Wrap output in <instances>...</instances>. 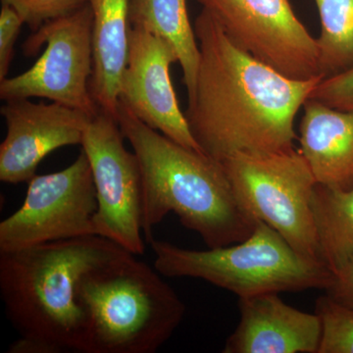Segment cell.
<instances>
[{
    "label": "cell",
    "instance_id": "obj_20",
    "mask_svg": "<svg viewBox=\"0 0 353 353\" xmlns=\"http://www.w3.org/2000/svg\"><path fill=\"white\" fill-rule=\"evenodd\" d=\"M2 4L13 7L25 24L37 31L46 23L59 19L82 8L88 0H1Z\"/></svg>",
    "mask_w": 353,
    "mask_h": 353
},
{
    "label": "cell",
    "instance_id": "obj_5",
    "mask_svg": "<svg viewBox=\"0 0 353 353\" xmlns=\"http://www.w3.org/2000/svg\"><path fill=\"white\" fill-rule=\"evenodd\" d=\"M150 245L154 268L164 277L201 279L239 299L268 292L326 290L333 280L326 264L303 256L261 221L246 240L222 248L187 250L154 239Z\"/></svg>",
    "mask_w": 353,
    "mask_h": 353
},
{
    "label": "cell",
    "instance_id": "obj_2",
    "mask_svg": "<svg viewBox=\"0 0 353 353\" xmlns=\"http://www.w3.org/2000/svg\"><path fill=\"white\" fill-rule=\"evenodd\" d=\"M127 253L101 236L0 252V296L20 336L8 352H81L85 317L77 299L79 281Z\"/></svg>",
    "mask_w": 353,
    "mask_h": 353
},
{
    "label": "cell",
    "instance_id": "obj_23",
    "mask_svg": "<svg viewBox=\"0 0 353 353\" xmlns=\"http://www.w3.org/2000/svg\"><path fill=\"white\" fill-rule=\"evenodd\" d=\"M326 294L338 303L353 308V261L333 272Z\"/></svg>",
    "mask_w": 353,
    "mask_h": 353
},
{
    "label": "cell",
    "instance_id": "obj_1",
    "mask_svg": "<svg viewBox=\"0 0 353 353\" xmlns=\"http://www.w3.org/2000/svg\"><path fill=\"white\" fill-rule=\"evenodd\" d=\"M194 28L201 59L185 114L201 152L222 163L294 150L297 113L325 77L283 75L240 48L204 9Z\"/></svg>",
    "mask_w": 353,
    "mask_h": 353
},
{
    "label": "cell",
    "instance_id": "obj_3",
    "mask_svg": "<svg viewBox=\"0 0 353 353\" xmlns=\"http://www.w3.org/2000/svg\"><path fill=\"white\" fill-rule=\"evenodd\" d=\"M118 123L141 168L143 233L148 243L170 212L208 248L241 243L252 234L257 220L241 205L221 162L179 145L121 103Z\"/></svg>",
    "mask_w": 353,
    "mask_h": 353
},
{
    "label": "cell",
    "instance_id": "obj_4",
    "mask_svg": "<svg viewBox=\"0 0 353 353\" xmlns=\"http://www.w3.org/2000/svg\"><path fill=\"white\" fill-rule=\"evenodd\" d=\"M160 275L132 253L83 275L77 288L85 317L81 352L154 353L163 347L185 305Z\"/></svg>",
    "mask_w": 353,
    "mask_h": 353
},
{
    "label": "cell",
    "instance_id": "obj_22",
    "mask_svg": "<svg viewBox=\"0 0 353 353\" xmlns=\"http://www.w3.org/2000/svg\"><path fill=\"white\" fill-rule=\"evenodd\" d=\"M25 24L13 7L2 4L0 11V81L7 78L14 57V48Z\"/></svg>",
    "mask_w": 353,
    "mask_h": 353
},
{
    "label": "cell",
    "instance_id": "obj_17",
    "mask_svg": "<svg viewBox=\"0 0 353 353\" xmlns=\"http://www.w3.org/2000/svg\"><path fill=\"white\" fill-rule=\"evenodd\" d=\"M318 257L334 272L353 261V188L316 183L311 199Z\"/></svg>",
    "mask_w": 353,
    "mask_h": 353
},
{
    "label": "cell",
    "instance_id": "obj_18",
    "mask_svg": "<svg viewBox=\"0 0 353 353\" xmlns=\"http://www.w3.org/2000/svg\"><path fill=\"white\" fill-rule=\"evenodd\" d=\"M321 23L317 41L322 75L353 67V0H315Z\"/></svg>",
    "mask_w": 353,
    "mask_h": 353
},
{
    "label": "cell",
    "instance_id": "obj_8",
    "mask_svg": "<svg viewBox=\"0 0 353 353\" xmlns=\"http://www.w3.org/2000/svg\"><path fill=\"white\" fill-rule=\"evenodd\" d=\"M28 185L22 206L0 223V252L97 236V192L83 150L63 170L34 175Z\"/></svg>",
    "mask_w": 353,
    "mask_h": 353
},
{
    "label": "cell",
    "instance_id": "obj_21",
    "mask_svg": "<svg viewBox=\"0 0 353 353\" xmlns=\"http://www.w3.org/2000/svg\"><path fill=\"white\" fill-rule=\"evenodd\" d=\"M308 99H314L341 110H353V67L323 78Z\"/></svg>",
    "mask_w": 353,
    "mask_h": 353
},
{
    "label": "cell",
    "instance_id": "obj_19",
    "mask_svg": "<svg viewBox=\"0 0 353 353\" xmlns=\"http://www.w3.org/2000/svg\"><path fill=\"white\" fill-rule=\"evenodd\" d=\"M315 314L322 326L318 353H353V308L326 294L316 301Z\"/></svg>",
    "mask_w": 353,
    "mask_h": 353
},
{
    "label": "cell",
    "instance_id": "obj_7",
    "mask_svg": "<svg viewBox=\"0 0 353 353\" xmlns=\"http://www.w3.org/2000/svg\"><path fill=\"white\" fill-rule=\"evenodd\" d=\"M43 44V54L31 68L0 81V99L6 101L41 97L97 115L99 109L90 90L94 48L92 12L88 3L32 32L23 44V51L26 57H32Z\"/></svg>",
    "mask_w": 353,
    "mask_h": 353
},
{
    "label": "cell",
    "instance_id": "obj_9",
    "mask_svg": "<svg viewBox=\"0 0 353 353\" xmlns=\"http://www.w3.org/2000/svg\"><path fill=\"white\" fill-rule=\"evenodd\" d=\"M119 123L99 111L83 132L97 192L95 234L134 255H143V181L138 158L124 145Z\"/></svg>",
    "mask_w": 353,
    "mask_h": 353
},
{
    "label": "cell",
    "instance_id": "obj_15",
    "mask_svg": "<svg viewBox=\"0 0 353 353\" xmlns=\"http://www.w3.org/2000/svg\"><path fill=\"white\" fill-rule=\"evenodd\" d=\"M131 0H88L92 12L94 73L90 94L99 111L118 121L121 77L127 64Z\"/></svg>",
    "mask_w": 353,
    "mask_h": 353
},
{
    "label": "cell",
    "instance_id": "obj_6",
    "mask_svg": "<svg viewBox=\"0 0 353 353\" xmlns=\"http://www.w3.org/2000/svg\"><path fill=\"white\" fill-rule=\"evenodd\" d=\"M222 164L248 214L276 230L303 256L320 260L311 208L317 181L299 150L236 154Z\"/></svg>",
    "mask_w": 353,
    "mask_h": 353
},
{
    "label": "cell",
    "instance_id": "obj_12",
    "mask_svg": "<svg viewBox=\"0 0 353 353\" xmlns=\"http://www.w3.org/2000/svg\"><path fill=\"white\" fill-rule=\"evenodd\" d=\"M0 112L7 127L0 145V180L14 185L29 182L50 153L81 145L94 117L57 102L34 103L30 99L6 101Z\"/></svg>",
    "mask_w": 353,
    "mask_h": 353
},
{
    "label": "cell",
    "instance_id": "obj_16",
    "mask_svg": "<svg viewBox=\"0 0 353 353\" xmlns=\"http://www.w3.org/2000/svg\"><path fill=\"white\" fill-rule=\"evenodd\" d=\"M130 23L132 27L153 32L172 44L182 67L188 99H192L196 92L201 52L187 0H131Z\"/></svg>",
    "mask_w": 353,
    "mask_h": 353
},
{
    "label": "cell",
    "instance_id": "obj_13",
    "mask_svg": "<svg viewBox=\"0 0 353 353\" xmlns=\"http://www.w3.org/2000/svg\"><path fill=\"white\" fill-rule=\"evenodd\" d=\"M240 323L224 353H318L319 317L289 305L278 292L239 299Z\"/></svg>",
    "mask_w": 353,
    "mask_h": 353
},
{
    "label": "cell",
    "instance_id": "obj_14",
    "mask_svg": "<svg viewBox=\"0 0 353 353\" xmlns=\"http://www.w3.org/2000/svg\"><path fill=\"white\" fill-rule=\"evenodd\" d=\"M299 152L318 183L331 189L353 188V110L330 108L314 99L303 104Z\"/></svg>",
    "mask_w": 353,
    "mask_h": 353
},
{
    "label": "cell",
    "instance_id": "obj_11",
    "mask_svg": "<svg viewBox=\"0 0 353 353\" xmlns=\"http://www.w3.org/2000/svg\"><path fill=\"white\" fill-rule=\"evenodd\" d=\"M175 62L178 55L166 39L131 26L120 103L148 127L179 145L201 152L172 83L170 68Z\"/></svg>",
    "mask_w": 353,
    "mask_h": 353
},
{
    "label": "cell",
    "instance_id": "obj_10",
    "mask_svg": "<svg viewBox=\"0 0 353 353\" xmlns=\"http://www.w3.org/2000/svg\"><path fill=\"white\" fill-rule=\"evenodd\" d=\"M196 1L240 48L283 75L301 81L324 76L317 41L290 0Z\"/></svg>",
    "mask_w": 353,
    "mask_h": 353
}]
</instances>
